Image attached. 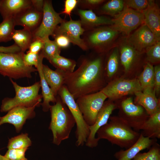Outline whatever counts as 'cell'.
Masks as SVG:
<instances>
[{
  "mask_svg": "<svg viewBox=\"0 0 160 160\" xmlns=\"http://www.w3.org/2000/svg\"><path fill=\"white\" fill-rule=\"evenodd\" d=\"M1 118V117L0 116V120Z\"/></svg>",
  "mask_w": 160,
  "mask_h": 160,
  "instance_id": "cell-50",
  "label": "cell"
},
{
  "mask_svg": "<svg viewBox=\"0 0 160 160\" xmlns=\"http://www.w3.org/2000/svg\"><path fill=\"white\" fill-rule=\"evenodd\" d=\"M113 24L110 26L114 30L128 36L130 33L144 24L142 12L124 6L122 11L112 18Z\"/></svg>",
  "mask_w": 160,
  "mask_h": 160,
  "instance_id": "cell-11",
  "label": "cell"
},
{
  "mask_svg": "<svg viewBox=\"0 0 160 160\" xmlns=\"http://www.w3.org/2000/svg\"><path fill=\"white\" fill-rule=\"evenodd\" d=\"M151 0H124V6L135 11L142 12L149 5Z\"/></svg>",
  "mask_w": 160,
  "mask_h": 160,
  "instance_id": "cell-37",
  "label": "cell"
},
{
  "mask_svg": "<svg viewBox=\"0 0 160 160\" xmlns=\"http://www.w3.org/2000/svg\"><path fill=\"white\" fill-rule=\"evenodd\" d=\"M39 105L37 104L30 107L18 106L12 108L6 115L1 117L0 126L4 123L11 124L14 126L16 132H19L26 120L35 116V109Z\"/></svg>",
  "mask_w": 160,
  "mask_h": 160,
  "instance_id": "cell-15",
  "label": "cell"
},
{
  "mask_svg": "<svg viewBox=\"0 0 160 160\" xmlns=\"http://www.w3.org/2000/svg\"><path fill=\"white\" fill-rule=\"evenodd\" d=\"M145 52L147 62L150 63H156L160 61V41L148 47Z\"/></svg>",
  "mask_w": 160,
  "mask_h": 160,
  "instance_id": "cell-36",
  "label": "cell"
},
{
  "mask_svg": "<svg viewBox=\"0 0 160 160\" xmlns=\"http://www.w3.org/2000/svg\"><path fill=\"white\" fill-rule=\"evenodd\" d=\"M57 26L52 36L62 35L66 36L70 42L84 51L88 49L81 37L85 30L82 28L80 20H65Z\"/></svg>",
  "mask_w": 160,
  "mask_h": 160,
  "instance_id": "cell-13",
  "label": "cell"
},
{
  "mask_svg": "<svg viewBox=\"0 0 160 160\" xmlns=\"http://www.w3.org/2000/svg\"><path fill=\"white\" fill-rule=\"evenodd\" d=\"M119 116H118L134 130L138 132L149 116L141 106L134 104L131 97L121 102Z\"/></svg>",
  "mask_w": 160,
  "mask_h": 160,
  "instance_id": "cell-10",
  "label": "cell"
},
{
  "mask_svg": "<svg viewBox=\"0 0 160 160\" xmlns=\"http://www.w3.org/2000/svg\"><path fill=\"white\" fill-rule=\"evenodd\" d=\"M42 70L47 83L56 97L60 89L64 85L65 72L57 69L54 71L43 64Z\"/></svg>",
  "mask_w": 160,
  "mask_h": 160,
  "instance_id": "cell-25",
  "label": "cell"
},
{
  "mask_svg": "<svg viewBox=\"0 0 160 160\" xmlns=\"http://www.w3.org/2000/svg\"><path fill=\"white\" fill-rule=\"evenodd\" d=\"M20 160H28L27 158H26L25 157L22 159Z\"/></svg>",
  "mask_w": 160,
  "mask_h": 160,
  "instance_id": "cell-48",
  "label": "cell"
},
{
  "mask_svg": "<svg viewBox=\"0 0 160 160\" xmlns=\"http://www.w3.org/2000/svg\"><path fill=\"white\" fill-rule=\"evenodd\" d=\"M156 142V139L144 136L141 133L137 141L125 150L121 149L116 152L114 156L117 160H132L142 151L150 148Z\"/></svg>",
  "mask_w": 160,
  "mask_h": 160,
  "instance_id": "cell-19",
  "label": "cell"
},
{
  "mask_svg": "<svg viewBox=\"0 0 160 160\" xmlns=\"http://www.w3.org/2000/svg\"><path fill=\"white\" fill-rule=\"evenodd\" d=\"M31 144V141L28 134L22 133L9 139L7 147L8 149H28Z\"/></svg>",
  "mask_w": 160,
  "mask_h": 160,
  "instance_id": "cell-33",
  "label": "cell"
},
{
  "mask_svg": "<svg viewBox=\"0 0 160 160\" xmlns=\"http://www.w3.org/2000/svg\"><path fill=\"white\" fill-rule=\"evenodd\" d=\"M43 12L38 11L32 5L13 18L15 25H20L32 32L40 24Z\"/></svg>",
  "mask_w": 160,
  "mask_h": 160,
  "instance_id": "cell-18",
  "label": "cell"
},
{
  "mask_svg": "<svg viewBox=\"0 0 160 160\" xmlns=\"http://www.w3.org/2000/svg\"><path fill=\"white\" fill-rule=\"evenodd\" d=\"M107 98L100 91L82 96L76 99V103L83 118L89 126L94 123L98 113Z\"/></svg>",
  "mask_w": 160,
  "mask_h": 160,
  "instance_id": "cell-8",
  "label": "cell"
},
{
  "mask_svg": "<svg viewBox=\"0 0 160 160\" xmlns=\"http://www.w3.org/2000/svg\"><path fill=\"white\" fill-rule=\"evenodd\" d=\"M111 100L121 97L142 91L138 79H120L109 83L101 90Z\"/></svg>",
  "mask_w": 160,
  "mask_h": 160,
  "instance_id": "cell-12",
  "label": "cell"
},
{
  "mask_svg": "<svg viewBox=\"0 0 160 160\" xmlns=\"http://www.w3.org/2000/svg\"><path fill=\"white\" fill-rule=\"evenodd\" d=\"M119 33L110 25H103L85 31L82 38L88 50L103 54L112 48V44Z\"/></svg>",
  "mask_w": 160,
  "mask_h": 160,
  "instance_id": "cell-5",
  "label": "cell"
},
{
  "mask_svg": "<svg viewBox=\"0 0 160 160\" xmlns=\"http://www.w3.org/2000/svg\"><path fill=\"white\" fill-rule=\"evenodd\" d=\"M104 0H78L77 5L84 10H92L96 8L105 1Z\"/></svg>",
  "mask_w": 160,
  "mask_h": 160,
  "instance_id": "cell-38",
  "label": "cell"
},
{
  "mask_svg": "<svg viewBox=\"0 0 160 160\" xmlns=\"http://www.w3.org/2000/svg\"><path fill=\"white\" fill-rule=\"evenodd\" d=\"M39 54V60L36 68L38 72L40 78V82L41 87L42 96L43 100L41 105L43 111L47 112L49 110L51 105L50 104V103L52 102L55 104L57 101V98L54 95L44 77L42 70V61L44 58L40 52Z\"/></svg>",
  "mask_w": 160,
  "mask_h": 160,
  "instance_id": "cell-24",
  "label": "cell"
},
{
  "mask_svg": "<svg viewBox=\"0 0 160 160\" xmlns=\"http://www.w3.org/2000/svg\"><path fill=\"white\" fill-rule=\"evenodd\" d=\"M21 52L20 48L15 44L8 47L0 46V53H16Z\"/></svg>",
  "mask_w": 160,
  "mask_h": 160,
  "instance_id": "cell-45",
  "label": "cell"
},
{
  "mask_svg": "<svg viewBox=\"0 0 160 160\" xmlns=\"http://www.w3.org/2000/svg\"><path fill=\"white\" fill-rule=\"evenodd\" d=\"M15 25L13 17L3 19L0 23V42H6L12 39V36L15 31Z\"/></svg>",
  "mask_w": 160,
  "mask_h": 160,
  "instance_id": "cell-31",
  "label": "cell"
},
{
  "mask_svg": "<svg viewBox=\"0 0 160 160\" xmlns=\"http://www.w3.org/2000/svg\"><path fill=\"white\" fill-rule=\"evenodd\" d=\"M32 6L38 11L43 12L44 1L43 0H31Z\"/></svg>",
  "mask_w": 160,
  "mask_h": 160,
  "instance_id": "cell-46",
  "label": "cell"
},
{
  "mask_svg": "<svg viewBox=\"0 0 160 160\" xmlns=\"http://www.w3.org/2000/svg\"><path fill=\"white\" fill-rule=\"evenodd\" d=\"M103 72L101 57L93 58L86 55L80 59L76 70L70 73H64V85L76 100L100 91L104 87Z\"/></svg>",
  "mask_w": 160,
  "mask_h": 160,
  "instance_id": "cell-1",
  "label": "cell"
},
{
  "mask_svg": "<svg viewBox=\"0 0 160 160\" xmlns=\"http://www.w3.org/2000/svg\"><path fill=\"white\" fill-rule=\"evenodd\" d=\"M53 105H51V121L49 129L53 135L52 143L59 145L62 142L69 138L76 124L73 116L66 105L59 97Z\"/></svg>",
  "mask_w": 160,
  "mask_h": 160,
  "instance_id": "cell-3",
  "label": "cell"
},
{
  "mask_svg": "<svg viewBox=\"0 0 160 160\" xmlns=\"http://www.w3.org/2000/svg\"><path fill=\"white\" fill-rule=\"evenodd\" d=\"M1 0H0V5L1 4Z\"/></svg>",
  "mask_w": 160,
  "mask_h": 160,
  "instance_id": "cell-49",
  "label": "cell"
},
{
  "mask_svg": "<svg viewBox=\"0 0 160 160\" xmlns=\"http://www.w3.org/2000/svg\"><path fill=\"white\" fill-rule=\"evenodd\" d=\"M54 10L51 0H44L41 22L38 28L32 32L33 38L43 40L53 36L57 27L65 20Z\"/></svg>",
  "mask_w": 160,
  "mask_h": 160,
  "instance_id": "cell-9",
  "label": "cell"
},
{
  "mask_svg": "<svg viewBox=\"0 0 160 160\" xmlns=\"http://www.w3.org/2000/svg\"><path fill=\"white\" fill-rule=\"evenodd\" d=\"M24 53H0V73L10 79L31 78V73L37 71L33 66H28L23 60Z\"/></svg>",
  "mask_w": 160,
  "mask_h": 160,
  "instance_id": "cell-6",
  "label": "cell"
},
{
  "mask_svg": "<svg viewBox=\"0 0 160 160\" xmlns=\"http://www.w3.org/2000/svg\"><path fill=\"white\" fill-rule=\"evenodd\" d=\"M142 91L153 89L154 85V67L151 63L147 62L138 79Z\"/></svg>",
  "mask_w": 160,
  "mask_h": 160,
  "instance_id": "cell-28",
  "label": "cell"
},
{
  "mask_svg": "<svg viewBox=\"0 0 160 160\" xmlns=\"http://www.w3.org/2000/svg\"><path fill=\"white\" fill-rule=\"evenodd\" d=\"M43 41L44 46L40 52L44 58L49 60L55 56L60 55L61 49L57 45L54 41L51 40L49 38Z\"/></svg>",
  "mask_w": 160,
  "mask_h": 160,
  "instance_id": "cell-34",
  "label": "cell"
},
{
  "mask_svg": "<svg viewBox=\"0 0 160 160\" xmlns=\"http://www.w3.org/2000/svg\"><path fill=\"white\" fill-rule=\"evenodd\" d=\"M28 149H9L4 156L11 160H20L25 157V153Z\"/></svg>",
  "mask_w": 160,
  "mask_h": 160,
  "instance_id": "cell-39",
  "label": "cell"
},
{
  "mask_svg": "<svg viewBox=\"0 0 160 160\" xmlns=\"http://www.w3.org/2000/svg\"><path fill=\"white\" fill-rule=\"evenodd\" d=\"M78 0H65L64 2V8L60 13L68 15L70 17L72 12L77 6Z\"/></svg>",
  "mask_w": 160,
  "mask_h": 160,
  "instance_id": "cell-42",
  "label": "cell"
},
{
  "mask_svg": "<svg viewBox=\"0 0 160 160\" xmlns=\"http://www.w3.org/2000/svg\"><path fill=\"white\" fill-rule=\"evenodd\" d=\"M76 13L79 17L81 26L85 31L103 25L113 24L112 19L105 16H98L92 10L77 9Z\"/></svg>",
  "mask_w": 160,
  "mask_h": 160,
  "instance_id": "cell-17",
  "label": "cell"
},
{
  "mask_svg": "<svg viewBox=\"0 0 160 160\" xmlns=\"http://www.w3.org/2000/svg\"><path fill=\"white\" fill-rule=\"evenodd\" d=\"M107 60L106 66L107 76L112 77L117 72L119 64V50L117 47H113Z\"/></svg>",
  "mask_w": 160,
  "mask_h": 160,
  "instance_id": "cell-32",
  "label": "cell"
},
{
  "mask_svg": "<svg viewBox=\"0 0 160 160\" xmlns=\"http://www.w3.org/2000/svg\"><path fill=\"white\" fill-rule=\"evenodd\" d=\"M10 80L15 89V95L12 98H6L2 100L1 112H8L17 106L30 107L40 104L42 97L39 94L41 87L40 82L30 86L23 87L18 85L12 79Z\"/></svg>",
  "mask_w": 160,
  "mask_h": 160,
  "instance_id": "cell-4",
  "label": "cell"
},
{
  "mask_svg": "<svg viewBox=\"0 0 160 160\" xmlns=\"http://www.w3.org/2000/svg\"><path fill=\"white\" fill-rule=\"evenodd\" d=\"M117 106L116 105L111 101L105 102L97 114L94 123L89 126V134L85 143L87 146L93 148L97 146L99 140L96 137L97 132L107 123L111 114Z\"/></svg>",
  "mask_w": 160,
  "mask_h": 160,
  "instance_id": "cell-14",
  "label": "cell"
},
{
  "mask_svg": "<svg viewBox=\"0 0 160 160\" xmlns=\"http://www.w3.org/2000/svg\"><path fill=\"white\" fill-rule=\"evenodd\" d=\"M127 37L128 42L140 55L145 52L148 47L160 41L144 24Z\"/></svg>",
  "mask_w": 160,
  "mask_h": 160,
  "instance_id": "cell-16",
  "label": "cell"
},
{
  "mask_svg": "<svg viewBox=\"0 0 160 160\" xmlns=\"http://www.w3.org/2000/svg\"><path fill=\"white\" fill-rule=\"evenodd\" d=\"M141 130L145 137L153 139L160 138V110L149 116Z\"/></svg>",
  "mask_w": 160,
  "mask_h": 160,
  "instance_id": "cell-26",
  "label": "cell"
},
{
  "mask_svg": "<svg viewBox=\"0 0 160 160\" xmlns=\"http://www.w3.org/2000/svg\"><path fill=\"white\" fill-rule=\"evenodd\" d=\"M136 92L134 104L142 106L147 113L151 116L160 110V104L153 89Z\"/></svg>",
  "mask_w": 160,
  "mask_h": 160,
  "instance_id": "cell-20",
  "label": "cell"
},
{
  "mask_svg": "<svg viewBox=\"0 0 160 160\" xmlns=\"http://www.w3.org/2000/svg\"><path fill=\"white\" fill-rule=\"evenodd\" d=\"M132 160H160V146L157 142L146 152L139 153Z\"/></svg>",
  "mask_w": 160,
  "mask_h": 160,
  "instance_id": "cell-35",
  "label": "cell"
},
{
  "mask_svg": "<svg viewBox=\"0 0 160 160\" xmlns=\"http://www.w3.org/2000/svg\"><path fill=\"white\" fill-rule=\"evenodd\" d=\"M124 7V0H112L104 4L99 10V14L114 17L121 12Z\"/></svg>",
  "mask_w": 160,
  "mask_h": 160,
  "instance_id": "cell-30",
  "label": "cell"
},
{
  "mask_svg": "<svg viewBox=\"0 0 160 160\" xmlns=\"http://www.w3.org/2000/svg\"><path fill=\"white\" fill-rule=\"evenodd\" d=\"M53 37L55 39L54 41L61 49L68 47L71 43L69 39L63 35H59L55 36Z\"/></svg>",
  "mask_w": 160,
  "mask_h": 160,
  "instance_id": "cell-43",
  "label": "cell"
},
{
  "mask_svg": "<svg viewBox=\"0 0 160 160\" xmlns=\"http://www.w3.org/2000/svg\"><path fill=\"white\" fill-rule=\"evenodd\" d=\"M58 94L67 107L75 120L76 125V145L78 147L82 146L86 143L89 135V126L84 121L75 99L65 85H63L62 87Z\"/></svg>",
  "mask_w": 160,
  "mask_h": 160,
  "instance_id": "cell-7",
  "label": "cell"
},
{
  "mask_svg": "<svg viewBox=\"0 0 160 160\" xmlns=\"http://www.w3.org/2000/svg\"><path fill=\"white\" fill-rule=\"evenodd\" d=\"M158 5L151 0L148 7L142 12L145 24L160 40V11Z\"/></svg>",
  "mask_w": 160,
  "mask_h": 160,
  "instance_id": "cell-21",
  "label": "cell"
},
{
  "mask_svg": "<svg viewBox=\"0 0 160 160\" xmlns=\"http://www.w3.org/2000/svg\"><path fill=\"white\" fill-rule=\"evenodd\" d=\"M16 45L20 49L22 52H24L28 49L33 38L32 32L24 28L15 30L12 36Z\"/></svg>",
  "mask_w": 160,
  "mask_h": 160,
  "instance_id": "cell-27",
  "label": "cell"
},
{
  "mask_svg": "<svg viewBox=\"0 0 160 160\" xmlns=\"http://www.w3.org/2000/svg\"><path fill=\"white\" fill-rule=\"evenodd\" d=\"M0 160H11L6 158L4 156H2L0 154Z\"/></svg>",
  "mask_w": 160,
  "mask_h": 160,
  "instance_id": "cell-47",
  "label": "cell"
},
{
  "mask_svg": "<svg viewBox=\"0 0 160 160\" xmlns=\"http://www.w3.org/2000/svg\"><path fill=\"white\" fill-rule=\"evenodd\" d=\"M118 47L121 62L125 72H127L132 68L140 54L129 43L127 38L120 40Z\"/></svg>",
  "mask_w": 160,
  "mask_h": 160,
  "instance_id": "cell-23",
  "label": "cell"
},
{
  "mask_svg": "<svg viewBox=\"0 0 160 160\" xmlns=\"http://www.w3.org/2000/svg\"><path fill=\"white\" fill-rule=\"evenodd\" d=\"M39 54L34 53L28 51L23 54V60L25 65L28 66H34L36 68L39 62Z\"/></svg>",
  "mask_w": 160,
  "mask_h": 160,
  "instance_id": "cell-40",
  "label": "cell"
},
{
  "mask_svg": "<svg viewBox=\"0 0 160 160\" xmlns=\"http://www.w3.org/2000/svg\"><path fill=\"white\" fill-rule=\"evenodd\" d=\"M154 90L155 93H159L160 90V66L157 65L154 67Z\"/></svg>",
  "mask_w": 160,
  "mask_h": 160,
  "instance_id": "cell-44",
  "label": "cell"
},
{
  "mask_svg": "<svg viewBox=\"0 0 160 160\" xmlns=\"http://www.w3.org/2000/svg\"><path fill=\"white\" fill-rule=\"evenodd\" d=\"M32 6L31 0H2L0 13L3 19L14 18Z\"/></svg>",
  "mask_w": 160,
  "mask_h": 160,
  "instance_id": "cell-22",
  "label": "cell"
},
{
  "mask_svg": "<svg viewBox=\"0 0 160 160\" xmlns=\"http://www.w3.org/2000/svg\"><path fill=\"white\" fill-rule=\"evenodd\" d=\"M44 44L43 40L38 38H33L29 47V52L38 54L42 49Z\"/></svg>",
  "mask_w": 160,
  "mask_h": 160,
  "instance_id": "cell-41",
  "label": "cell"
},
{
  "mask_svg": "<svg viewBox=\"0 0 160 160\" xmlns=\"http://www.w3.org/2000/svg\"><path fill=\"white\" fill-rule=\"evenodd\" d=\"M109 119V121L97 132L99 140H106L112 144L126 149L137 141L141 133L134 130L119 116H110Z\"/></svg>",
  "mask_w": 160,
  "mask_h": 160,
  "instance_id": "cell-2",
  "label": "cell"
},
{
  "mask_svg": "<svg viewBox=\"0 0 160 160\" xmlns=\"http://www.w3.org/2000/svg\"><path fill=\"white\" fill-rule=\"evenodd\" d=\"M48 61L57 69L67 73L73 72L76 64L74 60L65 57L60 55L55 56Z\"/></svg>",
  "mask_w": 160,
  "mask_h": 160,
  "instance_id": "cell-29",
  "label": "cell"
}]
</instances>
